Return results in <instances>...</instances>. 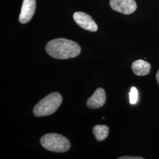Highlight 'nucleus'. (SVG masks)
Returning <instances> with one entry per match:
<instances>
[{"label": "nucleus", "instance_id": "obj_1", "mask_svg": "<svg viewBox=\"0 0 159 159\" xmlns=\"http://www.w3.org/2000/svg\"><path fill=\"white\" fill-rule=\"evenodd\" d=\"M46 50L49 56L57 59H68L78 56L80 46L75 42L65 39H57L49 41Z\"/></svg>", "mask_w": 159, "mask_h": 159}, {"label": "nucleus", "instance_id": "obj_2", "mask_svg": "<svg viewBox=\"0 0 159 159\" xmlns=\"http://www.w3.org/2000/svg\"><path fill=\"white\" fill-rule=\"evenodd\" d=\"M63 102V98L59 93L54 92L41 99L33 109V113L36 117L50 116L57 111Z\"/></svg>", "mask_w": 159, "mask_h": 159}, {"label": "nucleus", "instance_id": "obj_3", "mask_svg": "<svg viewBox=\"0 0 159 159\" xmlns=\"http://www.w3.org/2000/svg\"><path fill=\"white\" fill-rule=\"evenodd\" d=\"M40 143L46 150L57 153L66 152L71 148L70 142L66 137L56 133L45 134L41 138Z\"/></svg>", "mask_w": 159, "mask_h": 159}, {"label": "nucleus", "instance_id": "obj_4", "mask_svg": "<svg viewBox=\"0 0 159 159\" xmlns=\"http://www.w3.org/2000/svg\"><path fill=\"white\" fill-rule=\"evenodd\" d=\"M111 8L123 14H130L136 10L137 4L134 0H110Z\"/></svg>", "mask_w": 159, "mask_h": 159}, {"label": "nucleus", "instance_id": "obj_5", "mask_svg": "<svg viewBox=\"0 0 159 159\" xmlns=\"http://www.w3.org/2000/svg\"><path fill=\"white\" fill-rule=\"evenodd\" d=\"M74 21L80 27L85 30L95 32L98 30V26L94 20L90 16L83 12H76L73 15Z\"/></svg>", "mask_w": 159, "mask_h": 159}, {"label": "nucleus", "instance_id": "obj_6", "mask_svg": "<svg viewBox=\"0 0 159 159\" xmlns=\"http://www.w3.org/2000/svg\"><path fill=\"white\" fill-rule=\"evenodd\" d=\"M35 7V0H24L19 16V21L21 24L29 22L34 14Z\"/></svg>", "mask_w": 159, "mask_h": 159}, {"label": "nucleus", "instance_id": "obj_7", "mask_svg": "<svg viewBox=\"0 0 159 159\" xmlns=\"http://www.w3.org/2000/svg\"><path fill=\"white\" fill-rule=\"evenodd\" d=\"M106 102V94L102 88L97 89L87 101V106L90 109H97L102 107Z\"/></svg>", "mask_w": 159, "mask_h": 159}, {"label": "nucleus", "instance_id": "obj_8", "mask_svg": "<svg viewBox=\"0 0 159 159\" xmlns=\"http://www.w3.org/2000/svg\"><path fill=\"white\" fill-rule=\"evenodd\" d=\"M131 68L133 73L137 75L144 76L149 74L151 66L144 60H138L133 63Z\"/></svg>", "mask_w": 159, "mask_h": 159}, {"label": "nucleus", "instance_id": "obj_9", "mask_svg": "<svg viewBox=\"0 0 159 159\" xmlns=\"http://www.w3.org/2000/svg\"><path fill=\"white\" fill-rule=\"evenodd\" d=\"M93 132L96 137L97 140L102 142L108 136L109 128L107 125H97L94 127Z\"/></svg>", "mask_w": 159, "mask_h": 159}, {"label": "nucleus", "instance_id": "obj_10", "mask_svg": "<svg viewBox=\"0 0 159 159\" xmlns=\"http://www.w3.org/2000/svg\"><path fill=\"white\" fill-rule=\"evenodd\" d=\"M130 102L131 104H135L138 100V91L136 87H132L129 93Z\"/></svg>", "mask_w": 159, "mask_h": 159}, {"label": "nucleus", "instance_id": "obj_11", "mask_svg": "<svg viewBox=\"0 0 159 159\" xmlns=\"http://www.w3.org/2000/svg\"><path fill=\"white\" fill-rule=\"evenodd\" d=\"M119 159H143L141 157H132V156H122L118 158Z\"/></svg>", "mask_w": 159, "mask_h": 159}, {"label": "nucleus", "instance_id": "obj_12", "mask_svg": "<svg viewBox=\"0 0 159 159\" xmlns=\"http://www.w3.org/2000/svg\"><path fill=\"white\" fill-rule=\"evenodd\" d=\"M156 79L157 80V84H159V70H158V71H157V74H156Z\"/></svg>", "mask_w": 159, "mask_h": 159}]
</instances>
